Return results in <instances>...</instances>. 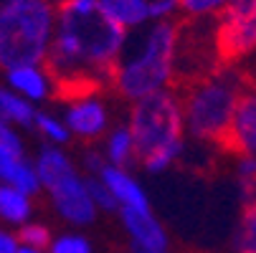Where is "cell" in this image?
Masks as SVG:
<instances>
[{"label":"cell","mask_w":256,"mask_h":253,"mask_svg":"<svg viewBox=\"0 0 256 253\" xmlns=\"http://www.w3.org/2000/svg\"><path fill=\"white\" fill-rule=\"evenodd\" d=\"M127 46V30L112 23L99 0H66L56 10V33L46 56L51 74L76 99L94 94L102 79H112Z\"/></svg>","instance_id":"obj_1"},{"label":"cell","mask_w":256,"mask_h":253,"mask_svg":"<svg viewBox=\"0 0 256 253\" xmlns=\"http://www.w3.org/2000/svg\"><path fill=\"white\" fill-rule=\"evenodd\" d=\"M180 25L172 20L150 23L134 41V48L122 53L112 84L120 96L140 101L150 94L165 91L175 76Z\"/></svg>","instance_id":"obj_2"},{"label":"cell","mask_w":256,"mask_h":253,"mask_svg":"<svg viewBox=\"0 0 256 253\" xmlns=\"http://www.w3.org/2000/svg\"><path fill=\"white\" fill-rule=\"evenodd\" d=\"M130 132L134 139L137 162L150 172L168 170L182 152V101L168 89L134 101Z\"/></svg>","instance_id":"obj_3"},{"label":"cell","mask_w":256,"mask_h":253,"mask_svg":"<svg viewBox=\"0 0 256 253\" xmlns=\"http://www.w3.org/2000/svg\"><path fill=\"white\" fill-rule=\"evenodd\" d=\"M56 33L48 0H0V66H41Z\"/></svg>","instance_id":"obj_4"},{"label":"cell","mask_w":256,"mask_h":253,"mask_svg":"<svg viewBox=\"0 0 256 253\" xmlns=\"http://www.w3.org/2000/svg\"><path fill=\"white\" fill-rule=\"evenodd\" d=\"M246 84V76L234 71H213L208 76L196 79L182 101L186 129L196 139L224 144Z\"/></svg>","instance_id":"obj_5"},{"label":"cell","mask_w":256,"mask_h":253,"mask_svg":"<svg viewBox=\"0 0 256 253\" xmlns=\"http://www.w3.org/2000/svg\"><path fill=\"white\" fill-rule=\"evenodd\" d=\"M36 172H38L41 188L48 190L51 203L64 221L74 223V226L94 223L96 208H94L92 195L86 190V180L79 177L74 162L61 150L44 147L38 160H36Z\"/></svg>","instance_id":"obj_6"},{"label":"cell","mask_w":256,"mask_h":253,"mask_svg":"<svg viewBox=\"0 0 256 253\" xmlns=\"http://www.w3.org/2000/svg\"><path fill=\"white\" fill-rule=\"evenodd\" d=\"M256 51V0H231L216 15L218 63H234Z\"/></svg>","instance_id":"obj_7"},{"label":"cell","mask_w":256,"mask_h":253,"mask_svg":"<svg viewBox=\"0 0 256 253\" xmlns=\"http://www.w3.org/2000/svg\"><path fill=\"white\" fill-rule=\"evenodd\" d=\"M120 218L130 236L132 253H170L168 233L160 226V221L152 215V210L120 208Z\"/></svg>","instance_id":"obj_8"},{"label":"cell","mask_w":256,"mask_h":253,"mask_svg":"<svg viewBox=\"0 0 256 253\" xmlns=\"http://www.w3.org/2000/svg\"><path fill=\"white\" fill-rule=\"evenodd\" d=\"M221 147L226 152H234L241 157H246V155L256 157V89L251 84H246V89L241 94L234 124H231L228 137L224 139Z\"/></svg>","instance_id":"obj_9"},{"label":"cell","mask_w":256,"mask_h":253,"mask_svg":"<svg viewBox=\"0 0 256 253\" xmlns=\"http://www.w3.org/2000/svg\"><path fill=\"white\" fill-rule=\"evenodd\" d=\"M66 127L76 137L96 139L106 129V106L96 96H82L68 106L66 112Z\"/></svg>","instance_id":"obj_10"},{"label":"cell","mask_w":256,"mask_h":253,"mask_svg":"<svg viewBox=\"0 0 256 253\" xmlns=\"http://www.w3.org/2000/svg\"><path fill=\"white\" fill-rule=\"evenodd\" d=\"M96 177H102V183H104L109 190H112V195L117 198L120 208H140V210H150V200H148V195H144L142 185L137 183V180H134L127 170L114 167V165H109V162H106Z\"/></svg>","instance_id":"obj_11"},{"label":"cell","mask_w":256,"mask_h":253,"mask_svg":"<svg viewBox=\"0 0 256 253\" xmlns=\"http://www.w3.org/2000/svg\"><path fill=\"white\" fill-rule=\"evenodd\" d=\"M0 180H3V185H10L28 198L41 190L36 165L26 162L23 155L10 152V150H0Z\"/></svg>","instance_id":"obj_12"},{"label":"cell","mask_w":256,"mask_h":253,"mask_svg":"<svg viewBox=\"0 0 256 253\" xmlns=\"http://www.w3.org/2000/svg\"><path fill=\"white\" fill-rule=\"evenodd\" d=\"M8 86L28 101H44L51 94V76L44 66H18L8 71Z\"/></svg>","instance_id":"obj_13"},{"label":"cell","mask_w":256,"mask_h":253,"mask_svg":"<svg viewBox=\"0 0 256 253\" xmlns=\"http://www.w3.org/2000/svg\"><path fill=\"white\" fill-rule=\"evenodd\" d=\"M102 13L124 30L150 23V0H99Z\"/></svg>","instance_id":"obj_14"},{"label":"cell","mask_w":256,"mask_h":253,"mask_svg":"<svg viewBox=\"0 0 256 253\" xmlns=\"http://www.w3.org/2000/svg\"><path fill=\"white\" fill-rule=\"evenodd\" d=\"M134 160H137V152H134V139H132L130 127H117L106 139V162L127 170V165H132Z\"/></svg>","instance_id":"obj_15"},{"label":"cell","mask_w":256,"mask_h":253,"mask_svg":"<svg viewBox=\"0 0 256 253\" xmlns=\"http://www.w3.org/2000/svg\"><path fill=\"white\" fill-rule=\"evenodd\" d=\"M0 119H6L8 124H23L30 127L36 122V112H33V104L23 96H18L10 89H0Z\"/></svg>","instance_id":"obj_16"},{"label":"cell","mask_w":256,"mask_h":253,"mask_svg":"<svg viewBox=\"0 0 256 253\" xmlns=\"http://www.w3.org/2000/svg\"><path fill=\"white\" fill-rule=\"evenodd\" d=\"M30 215V198L10 185H0V218L6 223H23Z\"/></svg>","instance_id":"obj_17"},{"label":"cell","mask_w":256,"mask_h":253,"mask_svg":"<svg viewBox=\"0 0 256 253\" xmlns=\"http://www.w3.org/2000/svg\"><path fill=\"white\" fill-rule=\"evenodd\" d=\"M236 251L238 253H256V203L244 208L241 226L236 233Z\"/></svg>","instance_id":"obj_18"},{"label":"cell","mask_w":256,"mask_h":253,"mask_svg":"<svg viewBox=\"0 0 256 253\" xmlns=\"http://www.w3.org/2000/svg\"><path fill=\"white\" fill-rule=\"evenodd\" d=\"M86 190L92 195V203L96 210H104V213H120V203L117 198L112 195V190H109L104 183H102V177H86Z\"/></svg>","instance_id":"obj_19"},{"label":"cell","mask_w":256,"mask_h":253,"mask_svg":"<svg viewBox=\"0 0 256 253\" xmlns=\"http://www.w3.org/2000/svg\"><path fill=\"white\" fill-rule=\"evenodd\" d=\"M231 0H180V10L188 18H216Z\"/></svg>","instance_id":"obj_20"},{"label":"cell","mask_w":256,"mask_h":253,"mask_svg":"<svg viewBox=\"0 0 256 253\" xmlns=\"http://www.w3.org/2000/svg\"><path fill=\"white\" fill-rule=\"evenodd\" d=\"M36 129H38L46 139H51L54 144H64L66 139H68V127H66V122H58L56 117H51V114H44V112H36Z\"/></svg>","instance_id":"obj_21"},{"label":"cell","mask_w":256,"mask_h":253,"mask_svg":"<svg viewBox=\"0 0 256 253\" xmlns=\"http://www.w3.org/2000/svg\"><path fill=\"white\" fill-rule=\"evenodd\" d=\"M18 241L28 248H38V251H44L46 246L51 248V233L46 226H38V223H26L18 233Z\"/></svg>","instance_id":"obj_22"},{"label":"cell","mask_w":256,"mask_h":253,"mask_svg":"<svg viewBox=\"0 0 256 253\" xmlns=\"http://www.w3.org/2000/svg\"><path fill=\"white\" fill-rule=\"evenodd\" d=\"M51 253H92V243L84 236L66 233L51 243Z\"/></svg>","instance_id":"obj_23"},{"label":"cell","mask_w":256,"mask_h":253,"mask_svg":"<svg viewBox=\"0 0 256 253\" xmlns=\"http://www.w3.org/2000/svg\"><path fill=\"white\" fill-rule=\"evenodd\" d=\"M175 13H180V0H150V20L152 23L172 20Z\"/></svg>","instance_id":"obj_24"},{"label":"cell","mask_w":256,"mask_h":253,"mask_svg":"<svg viewBox=\"0 0 256 253\" xmlns=\"http://www.w3.org/2000/svg\"><path fill=\"white\" fill-rule=\"evenodd\" d=\"M0 150H10V152L23 155V144H20L18 134L13 132V127L6 119H0Z\"/></svg>","instance_id":"obj_25"},{"label":"cell","mask_w":256,"mask_h":253,"mask_svg":"<svg viewBox=\"0 0 256 253\" xmlns=\"http://www.w3.org/2000/svg\"><path fill=\"white\" fill-rule=\"evenodd\" d=\"M18 248H20L18 236H10L6 231H0V253H18Z\"/></svg>","instance_id":"obj_26"},{"label":"cell","mask_w":256,"mask_h":253,"mask_svg":"<svg viewBox=\"0 0 256 253\" xmlns=\"http://www.w3.org/2000/svg\"><path fill=\"white\" fill-rule=\"evenodd\" d=\"M84 165H86L89 175H92V177H96V175L102 172V167H104L106 162H104V157H102V155H96V152H89V155L84 157Z\"/></svg>","instance_id":"obj_27"},{"label":"cell","mask_w":256,"mask_h":253,"mask_svg":"<svg viewBox=\"0 0 256 253\" xmlns=\"http://www.w3.org/2000/svg\"><path fill=\"white\" fill-rule=\"evenodd\" d=\"M18 253H44V251H38V248H28V246H20V248H18Z\"/></svg>","instance_id":"obj_28"},{"label":"cell","mask_w":256,"mask_h":253,"mask_svg":"<svg viewBox=\"0 0 256 253\" xmlns=\"http://www.w3.org/2000/svg\"><path fill=\"white\" fill-rule=\"evenodd\" d=\"M246 81H248V84H251V86L256 89V74H251V76H246Z\"/></svg>","instance_id":"obj_29"},{"label":"cell","mask_w":256,"mask_h":253,"mask_svg":"<svg viewBox=\"0 0 256 253\" xmlns=\"http://www.w3.org/2000/svg\"><path fill=\"white\" fill-rule=\"evenodd\" d=\"M48 3H54V5H61V3H66V0H48Z\"/></svg>","instance_id":"obj_30"}]
</instances>
